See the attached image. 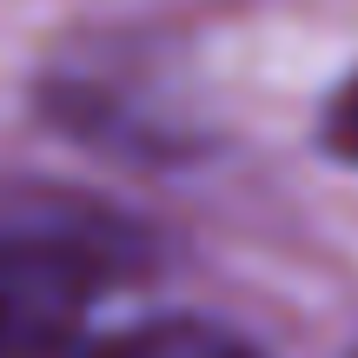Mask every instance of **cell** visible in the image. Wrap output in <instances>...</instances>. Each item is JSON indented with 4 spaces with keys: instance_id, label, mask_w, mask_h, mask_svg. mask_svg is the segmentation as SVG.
<instances>
[{
    "instance_id": "cell-3",
    "label": "cell",
    "mask_w": 358,
    "mask_h": 358,
    "mask_svg": "<svg viewBox=\"0 0 358 358\" xmlns=\"http://www.w3.org/2000/svg\"><path fill=\"white\" fill-rule=\"evenodd\" d=\"M325 146H332L345 166H358V73L332 93V106H325Z\"/></svg>"
},
{
    "instance_id": "cell-1",
    "label": "cell",
    "mask_w": 358,
    "mask_h": 358,
    "mask_svg": "<svg viewBox=\"0 0 358 358\" xmlns=\"http://www.w3.org/2000/svg\"><path fill=\"white\" fill-rule=\"evenodd\" d=\"M87 299V272L66 252H0V358H34L66 332V319Z\"/></svg>"
},
{
    "instance_id": "cell-2",
    "label": "cell",
    "mask_w": 358,
    "mask_h": 358,
    "mask_svg": "<svg viewBox=\"0 0 358 358\" xmlns=\"http://www.w3.org/2000/svg\"><path fill=\"white\" fill-rule=\"evenodd\" d=\"M93 358H259V352L239 332L206 325V319H146L133 332L106 338Z\"/></svg>"
}]
</instances>
